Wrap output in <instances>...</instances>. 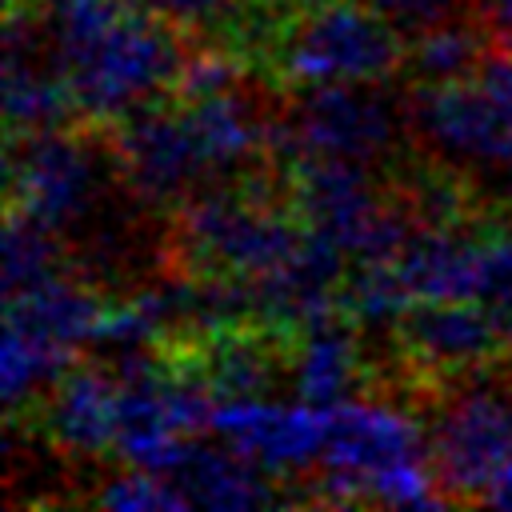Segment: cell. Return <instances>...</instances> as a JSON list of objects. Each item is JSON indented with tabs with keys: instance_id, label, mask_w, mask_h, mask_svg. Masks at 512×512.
<instances>
[{
	"instance_id": "6da1fadb",
	"label": "cell",
	"mask_w": 512,
	"mask_h": 512,
	"mask_svg": "<svg viewBox=\"0 0 512 512\" xmlns=\"http://www.w3.org/2000/svg\"><path fill=\"white\" fill-rule=\"evenodd\" d=\"M408 132L448 168H504L512 160V52L488 48L472 76L412 88Z\"/></svg>"
},
{
	"instance_id": "7a4b0ae2",
	"label": "cell",
	"mask_w": 512,
	"mask_h": 512,
	"mask_svg": "<svg viewBox=\"0 0 512 512\" xmlns=\"http://www.w3.org/2000/svg\"><path fill=\"white\" fill-rule=\"evenodd\" d=\"M172 32V24L128 4L96 40L60 60L56 72L76 112L88 120H120L160 88H172L184 60V44Z\"/></svg>"
},
{
	"instance_id": "3957f363",
	"label": "cell",
	"mask_w": 512,
	"mask_h": 512,
	"mask_svg": "<svg viewBox=\"0 0 512 512\" xmlns=\"http://www.w3.org/2000/svg\"><path fill=\"white\" fill-rule=\"evenodd\" d=\"M408 132V100L392 96L380 80L312 84L272 124L276 152L296 160H352L380 164Z\"/></svg>"
},
{
	"instance_id": "277c9868",
	"label": "cell",
	"mask_w": 512,
	"mask_h": 512,
	"mask_svg": "<svg viewBox=\"0 0 512 512\" xmlns=\"http://www.w3.org/2000/svg\"><path fill=\"white\" fill-rule=\"evenodd\" d=\"M304 236L284 204H264L244 188H212L184 200L172 224V252L176 264L196 276H264L288 264Z\"/></svg>"
},
{
	"instance_id": "5b68a950",
	"label": "cell",
	"mask_w": 512,
	"mask_h": 512,
	"mask_svg": "<svg viewBox=\"0 0 512 512\" xmlns=\"http://www.w3.org/2000/svg\"><path fill=\"white\" fill-rule=\"evenodd\" d=\"M400 36L404 32L364 0L308 4V12L280 28L276 68L292 84L384 80L408 60Z\"/></svg>"
},
{
	"instance_id": "8992f818",
	"label": "cell",
	"mask_w": 512,
	"mask_h": 512,
	"mask_svg": "<svg viewBox=\"0 0 512 512\" xmlns=\"http://www.w3.org/2000/svg\"><path fill=\"white\" fill-rule=\"evenodd\" d=\"M512 460V368L464 372L428 428V464L448 500H480Z\"/></svg>"
},
{
	"instance_id": "52a82bcc",
	"label": "cell",
	"mask_w": 512,
	"mask_h": 512,
	"mask_svg": "<svg viewBox=\"0 0 512 512\" xmlns=\"http://www.w3.org/2000/svg\"><path fill=\"white\" fill-rule=\"evenodd\" d=\"M292 200L312 232L336 240L360 264L396 260L408 236L420 228L404 196H380L368 164L352 160H296Z\"/></svg>"
},
{
	"instance_id": "ba28073f",
	"label": "cell",
	"mask_w": 512,
	"mask_h": 512,
	"mask_svg": "<svg viewBox=\"0 0 512 512\" xmlns=\"http://www.w3.org/2000/svg\"><path fill=\"white\" fill-rule=\"evenodd\" d=\"M104 188V160L96 148L60 128L20 132L8 144V204L48 220L56 232L84 228L96 216Z\"/></svg>"
},
{
	"instance_id": "9c48e42d",
	"label": "cell",
	"mask_w": 512,
	"mask_h": 512,
	"mask_svg": "<svg viewBox=\"0 0 512 512\" xmlns=\"http://www.w3.org/2000/svg\"><path fill=\"white\" fill-rule=\"evenodd\" d=\"M428 460V436L400 408L384 400H344L332 408V436L324 448V468L312 480V500L356 504L368 492V480L408 464Z\"/></svg>"
},
{
	"instance_id": "30bf717a",
	"label": "cell",
	"mask_w": 512,
	"mask_h": 512,
	"mask_svg": "<svg viewBox=\"0 0 512 512\" xmlns=\"http://www.w3.org/2000/svg\"><path fill=\"white\" fill-rule=\"evenodd\" d=\"M112 160L128 192L144 204L180 200L212 172L188 112H168L156 104H140L120 116L112 132Z\"/></svg>"
},
{
	"instance_id": "8fae6325",
	"label": "cell",
	"mask_w": 512,
	"mask_h": 512,
	"mask_svg": "<svg viewBox=\"0 0 512 512\" xmlns=\"http://www.w3.org/2000/svg\"><path fill=\"white\" fill-rule=\"evenodd\" d=\"M212 432L268 472H296L324 460L332 436V408H316L308 400L288 404L272 396H244L216 404Z\"/></svg>"
},
{
	"instance_id": "7c38bea8",
	"label": "cell",
	"mask_w": 512,
	"mask_h": 512,
	"mask_svg": "<svg viewBox=\"0 0 512 512\" xmlns=\"http://www.w3.org/2000/svg\"><path fill=\"white\" fill-rule=\"evenodd\" d=\"M400 348L432 372H468L504 348V320L484 300H416L396 324Z\"/></svg>"
},
{
	"instance_id": "4fadbf2b",
	"label": "cell",
	"mask_w": 512,
	"mask_h": 512,
	"mask_svg": "<svg viewBox=\"0 0 512 512\" xmlns=\"http://www.w3.org/2000/svg\"><path fill=\"white\" fill-rule=\"evenodd\" d=\"M392 264L412 300H480L484 244L460 228H416Z\"/></svg>"
},
{
	"instance_id": "5bb4252c",
	"label": "cell",
	"mask_w": 512,
	"mask_h": 512,
	"mask_svg": "<svg viewBox=\"0 0 512 512\" xmlns=\"http://www.w3.org/2000/svg\"><path fill=\"white\" fill-rule=\"evenodd\" d=\"M116 396L112 368H72L52 384L44 404V428L60 452L96 456L116 440Z\"/></svg>"
},
{
	"instance_id": "9a60e30c",
	"label": "cell",
	"mask_w": 512,
	"mask_h": 512,
	"mask_svg": "<svg viewBox=\"0 0 512 512\" xmlns=\"http://www.w3.org/2000/svg\"><path fill=\"white\" fill-rule=\"evenodd\" d=\"M264 472L268 468L256 464L252 456H244L240 448H232V444L216 448V444H200L192 436L168 480L188 496V504L232 512V508H264L276 500L272 480Z\"/></svg>"
},
{
	"instance_id": "2e32d148",
	"label": "cell",
	"mask_w": 512,
	"mask_h": 512,
	"mask_svg": "<svg viewBox=\"0 0 512 512\" xmlns=\"http://www.w3.org/2000/svg\"><path fill=\"white\" fill-rule=\"evenodd\" d=\"M184 112H188V124H192L204 156H208V168H216V172L244 168V164H252V156L260 148L272 144L276 116L256 96H248L240 84L228 92H216L208 100L184 104Z\"/></svg>"
},
{
	"instance_id": "e0dca14e",
	"label": "cell",
	"mask_w": 512,
	"mask_h": 512,
	"mask_svg": "<svg viewBox=\"0 0 512 512\" xmlns=\"http://www.w3.org/2000/svg\"><path fill=\"white\" fill-rule=\"evenodd\" d=\"M336 312L300 328L304 336H300L296 360H292L296 400H308L316 408H336V404L352 400V388H356V376H360L356 336H352L348 320H340Z\"/></svg>"
},
{
	"instance_id": "ac0fdd59",
	"label": "cell",
	"mask_w": 512,
	"mask_h": 512,
	"mask_svg": "<svg viewBox=\"0 0 512 512\" xmlns=\"http://www.w3.org/2000/svg\"><path fill=\"white\" fill-rule=\"evenodd\" d=\"M100 316H104V304L96 300V292L68 276H52V280L8 300L12 328H20L44 344L68 348V352H76L80 344H88L96 336Z\"/></svg>"
},
{
	"instance_id": "d6986e66",
	"label": "cell",
	"mask_w": 512,
	"mask_h": 512,
	"mask_svg": "<svg viewBox=\"0 0 512 512\" xmlns=\"http://www.w3.org/2000/svg\"><path fill=\"white\" fill-rule=\"evenodd\" d=\"M196 368L204 372L212 392L224 396V400L272 396V388L280 380V352L272 344H264L260 336H252V332L228 328V332H216L208 340Z\"/></svg>"
},
{
	"instance_id": "ffe728a7",
	"label": "cell",
	"mask_w": 512,
	"mask_h": 512,
	"mask_svg": "<svg viewBox=\"0 0 512 512\" xmlns=\"http://www.w3.org/2000/svg\"><path fill=\"white\" fill-rule=\"evenodd\" d=\"M488 52V36L484 28L468 16H452L444 24H432L416 36V44L408 48V72L416 76V84H444V80H464L480 68Z\"/></svg>"
},
{
	"instance_id": "44dd1931",
	"label": "cell",
	"mask_w": 512,
	"mask_h": 512,
	"mask_svg": "<svg viewBox=\"0 0 512 512\" xmlns=\"http://www.w3.org/2000/svg\"><path fill=\"white\" fill-rule=\"evenodd\" d=\"M60 276V232L36 212L8 204L4 224V300Z\"/></svg>"
},
{
	"instance_id": "7402d4cb",
	"label": "cell",
	"mask_w": 512,
	"mask_h": 512,
	"mask_svg": "<svg viewBox=\"0 0 512 512\" xmlns=\"http://www.w3.org/2000/svg\"><path fill=\"white\" fill-rule=\"evenodd\" d=\"M72 368H76V352L44 344V340H36V336H28V332L8 324L4 348H0V392H4V404L12 412L24 400H32L40 388L56 384Z\"/></svg>"
},
{
	"instance_id": "603a6c76",
	"label": "cell",
	"mask_w": 512,
	"mask_h": 512,
	"mask_svg": "<svg viewBox=\"0 0 512 512\" xmlns=\"http://www.w3.org/2000/svg\"><path fill=\"white\" fill-rule=\"evenodd\" d=\"M240 76H244V64L232 52H224L220 44H200V48H184L172 92H176V100L196 104V100H208L216 92L236 88Z\"/></svg>"
},
{
	"instance_id": "cb8c5ba5",
	"label": "cell",
	"mask_w": 512,
	"mask_h": 512,
	"mask_svg": "<svg viewBox=\"0 0 512 512\" xmlns=\"http://www.w3.org/2000/svg\"><path fill=\"white\" fill-rule=\"evenodd\" d=\"M96 504L112 508V512H176V508H188V496L168 476L132 468V472L108 480L96 492Z\"/></svg>"
},
{
	"instance_id": "d4e9b609",
	"label": "cell",
	"mask_w": 512,
	"mask_h": 512,
	"mask_svg": "<svg viewBox=\"0 0 512 512\" xmlns=\"http://www.w3.org/2000/svg\"><path fill=\"white\" fill-rule=\"evenodd\" d=\"M364 4L376 8L404 36H420L432 24H444L452 16H468L472 12V0H364Z\"/></svg>"
},
{
	"instance_id": "484cf974",
	"label": "cell",
	"mask_w": 512,
	"mask_h": 512,
	"mask_svg": "<svg viewBox=\"0 0 512 512\" xmlns=\"http://www.w3.org/2000/svg\"><path fill=\"white\" fill-rule=\"evenodd\" d=\"M132 8L172 24L176 32H192V28H216L224 24V16L236 8V0H128Z\"/></svg>"
},
{
	"instance_id": "4316f807",
	"label": "cell",
	"mask_w": 512,
	"mask_h": 512,
	"mask_svg": "<svg viewBox=\"0 0 512 512\" xmlns=\"http://www.w3.org/2000/svg\"><path fill=\"white\" fill-rule=\"evenodd\" d=\"M480 300L496 312L512 316V228L500 232L496 240H484V280H480Z\"/></svg>"
},
{
	"instance_id": "83f0119b",
	"label": "cell",
	"mask_w": 512,
	"mask_h": 512,
	"mask_svg": "<svg viewBox=\"0 0 512 512\" xmlns=\"http://www.w3.org/2000/svg\"><path fill=\"white\" fill-rule=\"evenodd\" d=\"M472 20L484 28L488 48L512 52V0H472Z\"/></svg>"
},
{
	"instance_id": "f1b7e54d",
	"label": "cell",
	"mask_w": 512,
	"mask_h": 512,
	"mask_svg": "<svg viewBox=\"0 0 512 512\" xmlns=\"http://www.w3.org/2000/svg\"><path fill=\"white\" fill-rule=\"evenodd\" d=\"M484 504H492V508H512V460L492 476V484L484 488V496H480Z\"/></svg>"
},
{
	"instance_id": "f546056e",
	"label": "cell",
	"mask_w": 512,
	"mask_h": 512,
	"mask_svg": "<svg viewBox=\"0 0 512 512\" xmlns=\"http://www.w3.org/2000/svg\"><path fill=\"white\" fill-rule=\"evenodd\" d=\"M492 176H496V188H500V196H504V200L512 204V160H508L504 168H496Z\"/></svg>"
},
{
	"instance_id": "4dcf8cb0",
	"label": "cell",
	"mask_w": 512,
	"mask_h": 512,
	"mask_svg": "<svg viewBox=\"0 0 512 512\" xmlns=\"http://www.w3.org/2000/svg\"><path fill=\"white\" fill-rule=\"evenodd\" d=\"M300 4H324V0H300Z\"/></svg>"
}]
</instances>
